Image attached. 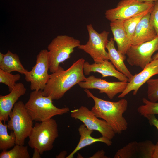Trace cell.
I'll return each mask as SVG.
<instances>
[{"instance_id":"cell-19","label":"cell","mask_w":158,"mask_h":158,"mask_svg":"<svg viewBox=\"0 0 158 158\" xmlns=\"http://www.w3.org/2000/svg\"><path fill=\"white\" fill-rule=\"evenodd\" d=\"M114 41L113 38H111L106 47L109 59L118 71L128 78L129 81L133 75L125 64L124 61L126 59L125 55L121 53L116 49Z\"/></svg>"},{"instance_id":"cell-12","label":"cell","mask_w":158,"mask_h":158,"mask_svg":"<svg viewBox=\"0 0 158 158\" xmlns=\"http://www.w3.org/2000/svg\"><path fill=\"white\" fill-rule=\"evenodd\" d=\"M127 82L122 81L109 82L92 75L87 78L84 81L78 84L84 89H97L100 93L105 94L110 99H113L118 93L122 92L126 88Z\"/></svg>"},{"instance_id":"cell-13","label":"cell","mask_w":158,"mask_h":158,"mask_svg":"<svg viewBox=\"0 0 158 158\" xmlns=\"http://www.w3.org/2000/svg\"><path fill=\"white\" fill-rule=\"evenodd\" d=\"M155 145L149 140L133 141L118 150L114 158H152Z\"/></svg>"},{"instance_id":"cell-31","label":"cell","mask_w":158,"mask_h":158,"mask_svg":"<svg viewBox=\"0 0 158 158\" xmlns=\"http://www.w3.org/2000/svg\"><path fill=\"white\" fill-rule=\"evenodd\" d=\"M152 158H158V142L155 145Z\"/></svg>"},{"instance_id":"cell-15","label":"cell","mask_w":158,"mask_h":158,"mask_svg":"<svg viewBox=\"0 0 158 158\" xmlns=\"http://www.w3.org/2000/svg\"><path fill=\"white\" fill-rule=\"evenodd\" d=\"M26 89L21 83H16L14 88L8 94L0 96V120L8 121L9 115L18 99L25 93Z\"/></svg>"},{"instance_id":"cell-18","label":"cell","mask_w":158,"mask_h":158,"mask_svg":"<svg viewBox=\"0 0 158 158\" xmlns=\"http://www.w3.org/2000/svg\"><path fill=\"white\" fill-rule=\"evenodd\" d=\"M80 136V140L76 147L66 158H73L75 154L79 150L84 147L97 142L104 143L108 146L111 145L112 142L107 138L102 136L99 138L92 137L91 135L93 130L88 129L83 124H81L78 129Z\"/></svg>"},{"instance_id":"cell-10","label":"cell","mask_w":158,"mask_h":158,"mask_svg":"<svg viewBox=\"0 0 158 158\" xmlns=\"http://www.w3.org/2000/svg\"><path fill=\"white\" fill-rule=\"evenodd\" d=\"M158 51V35L152 40L136 45H131L126 54L128 63L143 69L153 60L152 56Z\"/></svg>"},{"instance_id":"cell-28","label":"cell","mask_w":158,"mask_h":158,"mask_svg":"<svg viewBox=\"0 0 158 158\" xmlns=\"http://www.w3.org/2000/svg\"><path fill=\"white\" fill-rule=\"evenodd\" d=\"M150 22L154 28L158 35V1L155 2L153 9L150 13Z\"/></svg>"},{"instance_id":"cell-22","label":"cell","mask_w":158,"mask_h":158,"mask_svg":"<svg viewBox=\"0 0 158 158\" xmlns=\"http://www.w3.org/2000/svg\"><path fill=\"white\" fill-rule=\"evenodd\" d=\"M153 8L138 14L130 18L124 20L123 24L127 35L126 46L127 50L131 45L132 39L138 23L144 16L151 12Z\"/></svg>"},{"instance_id":"cell-2","label":"cell","mask_w":158,"mask_h":158,"mask_svg":"<svg viewBox=\"0 0 158 158\" xmlns=\"http://www.w3.org/2000/svg\"><path fill=\"white\" fill-rule=\"evenodd\" d=\"M84 91L94 102L91 110L97 117L106 121L116 134H120L127 129L128 122L123 116L127 108L126 99L116 102L106 101L95 96L88 89H85Z\"/></svg>"},{"instance_id":"cell-33","label":"cell","mask_w":158,"mask_h":158,"mask_svg":"<svg viewBox=\"0 0 158 158\" xmlns=\"http://www.w3.org/2000/svg\"><path fill=\"white\" fill-rule=\"evenodd\" d=\"M67 154V152L66 151H63L61 152L60 153L56 156L57 158H65Z\"/></svg>"},{"instance_id":"cell-8","label":"cell","mask_w":158,"mask_h":158,"mask_svg":"<svg viewBox=\"0 0 158 158\" xmlns=\"http://www.w3.org/2000/svg\"><path fill=\"white\" fill-rule=\"evenodd\" d=\"M48 52L46 49L41 50L36 56L35 65L24 74L26 81L30 83L31 90H43L50 78Z\"/></svg>"},{"instance_id":"cell-9","label":"cell","mask_w":158,"mask_h":158,"mask_svg":"<svg viewBox=\"0 0 158 158\" xmlns=\"http://www.w3.org/2000/svg\"><path fill=\"white\" fill-rule=\"evenodd\" d=\"M155 2H141L137 0H121L116 8L106 11L105 17L110 21L118 19L125 20L152 8Z\"/></svg>"},{"instance_id":"cell-32","label":"cell","mask_w":158,"mask_h":158,"mask_svg":"<svg viewBox=\"0 0 158 158\" xmlns=\"http://www.w3.org/2000/svg\"><path fill=\"white\" fill-rule=\"evenodd\" d=\"M34 152L32 158H41L40 154L39 151L36 148H34Z\"/></svg>"},{"instance_id":"cell-6","label":"cell","mask_w":158,"mask_h":158,"mask_svg":"<svg viewBox=\"0 0 158 158\" xmlns=\"http://www.w3.org/2000/svg\"><path fill=\"white\" fill-rule=\"evenodd\" d=\"M8 129L13 131L16 137V144L24 145L33 127V120L21 101L16 102L9 115Z\"/></svg>"},{"instance_id":"cell-21","label":"cell","mask_w":158,"mask_h":158,"mask_svg":"<svg viewBox=\"0 0 158 158\" xmlns=\"http://www.w3.org/2000/svg\"><path fill=\"white\" fill-rule=\"evenodd\" d=\"M0 69L9 73L16 71L24 75L28 71L21 63L19 56L9 50L4 54L0 62Z\"/></svg>"},{"instance_id":"cell-16","label":"cell","mask_w":158,"mask_h":158,"mask_svg":"<svg viewBox=\"0 0 158 158\" xmlns=\"http://www.w3.org/2000/svg\"><path fill=\"white\" fill-rule=\"evenodd\" d=\"M84 73L86 75L91 72H97L102 75V78L108 76L113 77L120 81L127 82L128 78L116 69L111 62L104 60L102 62L90 64L87 61L85 62L83 65Z\"/></svg>"},{"instance_id":"cell-25","label":"cell","mask_w":158,"mask_h":158,"mask_svg":"<svg viewBox=\"0 0 158 158\" xmlns=\"http://www.w3.org/2000/svg\"><path fill=\"white\" fill-rule=\"evenodd\" d=\"M20 78L19 74L13 75L0 69V83L7 85L10 92L14 88L16 82L19 80Z\"/></svg>"},{"instance_id":"cell-24","label":"cell","mask_w":158,"mask_h":158,"mask_svg":"<svg viewBox=\"0 0 158 158\" xmlns=\"http://www.w3.org/2000/svg\"><path fill=\"white\" fill-rule=\"evenodd\" d=\"M28 147L16 144L11 150H2L0 158H30Z\"/></svg>"},{"instance_id":"cell-30","label":"cell","mask_w":158,"mask_h":158,"mask_svg":"<svg viewBox=\"0 0 158 158\" xmlns=\"http://www.w3.org/2000/svg\"><path fill=\"white\" fill-rule=\"evenodd\" d=\"M90 158H107L108 157L105 155V152L103 150L98 151Z\"/></svg>"},{"instance_id":"cell-5","label":"cell","mask_w":158,"mask_h":158,"mask_svg":"<svg viewBox=\"0 0 158 158\" xmlns=\"http://www.w3.org/2000/svg\"><path fill=\"white\" fill-rule=\"evenodd\" d=\"M79 40L66 35H59L48 45V58L49 71H56L60 64L70 57L74 49L80 45Z\"/></svg>"},{"instance_id":"cell-11","label":"cell","mask_w":158,"mask_h":158,"mask_svg":"<svg viewBox=\"0 0 158 158\" xmlns=\"http://www.w3.org/2000/svg\"><path fill=\"white\" fill-rule=\"evenodd\" d=\"M71 117L82 122L89 129L98 131L102 136L111 140L116 133L109 124L104 120L100 119L91 110L82 106L71 111Z\"/></svg>"},{"instance_id":"cell-7","label":"cell","mask_w":158,"mask_h":158,"mask_svg":"<svg viewBox=\"0 0 158 158\" xmlns=\"http://www.w3.org/2000/svg\"><path fill=\"white\" fill-rule=\"evenodd\" d=\"M89 40L85 44H80L78 48L88 54L95 63H99L104 60H109L108 52L106 49L109 40V32L104 30L100 33L97 32L92 24L87 25Z\"/></svg>"},{"instance_id":"cell-35","label":"cell","mask_w":158,"mask_h":158,"mask_svg":"<svg viewBox=\"0 0 158 158\" xmlns=\"http://www.w3.org/2000/svg\"><path fill=\"white\" fill-rule=\"evenodd\" d=\"M152 58L153 60L154 59H158V52L152 56Z\"/></svg>"},{"instance_id":"cell-27","label":"cell","mask_w":158,"mask_h":158,"mask_svg":"<svg viewBox=\"0 0 158 158\" xmlns=\"http://www.w3.org/2000/svg\"><path fill=\"white\" fill-rule=\"evenodd\" d=\"M147 85V96L151 102L158 101V78H150L146 82Z\"/></svg>"},{"instance_id":"cell-23","label":"cell","mask_w":158,"mask_h":158,"mask_svg":"<svg viewBox=\"0 0 158 158\" xmlns=\"http://www.w3.org/2000/svg\"><path fill=\"white\" fill-rule=\"evenodd\" d=\"M7 124H3L0 120V150H7L16 145V137L13 131L9 135L7 132Z\"/></svg>"},{"instance_id":"cell-4","label":"cell","mask_w":158,"mask_h":158,"mask_svg":"<svg viewBox=\"0 0 158 158\" xmlns=\"http://www.w3.org/2000/svg\"><path fill=\"white\" fill-rule=\"evenodd\" d=\"M58 136V124L52 118L35 123L28 137V143L32 149H37L41 155L53 148L54 143Z\"/></svg>"},{"instance_id":"cell-17","label":"cell","mask_w":158,"mask_h":158,"mask_svg":"<svg viewBox=\"0 0 158 158\" xmlns=\"http://www.w3.org/2000/svg\"><path fill=\"white\" fill-rule=\"evenodd\" d=\"M151 12L144 16L138 23L132 39L131 45H138L151 41L157 36L154 28L150 22Z\"/></svg>"},{"instance_id":"cell-1","label":"cell","mask_w":158,"mask_h":158,"mask_svg":"<svg viewBox=\"0 0 158 158\" xmlns=\"http://www.w3.org/2000/svg\"><path fill=\"white\" fill-rule=\"evenodd\" d=\"M85 59L81 58L64 70L59 66L58 69L50 75V78L42 90L44 96L51 97L53 100L62 98L73 87L86 79L84 74Z\"/></svg>"},{"instance_id":"cell-26","label":"cell","mask_w":158,"mask_h":158,"mask_svg":"<svg viewBox=\"0 0 158 158\" xmlns=\"http://www.w3.org/2000/svg\"><path fill=\"white\" fill-rule=\"evenodd\" d=\"M142 101L144 104L139 106L137 109L141 115L158 114V102H151L145 98L142 99Z\"/></svg>"},{"instance_id":"cell-3","label":"cell","mask_w":158,"mask_h":158,"mask_svg":"<svg viewBox=\"0 0 158 158\" xmlns=\"http://www.w3.org/2000/svg\"><path fill=\"white\" fill-rule=\"evenodd\" d=\"M51 97L43 95L42 90H34L25 104L27 110L33 121L42 122L56 115H62L70 111L68 107L59 108L53 103Z\"/></svg>"},{"instance_id":"cell-34","label":"cell","mask_w":158,"mask_h":158,"mask_svg":"<svg viewBox=\"0 0 158 158\" xmlns=\"http://www.w3.org/2000/svg\"><path fill=\"white\" fill-rule=\"evenodd\" d=\"M139 2H155L156 1H158V0H137Z\"/></svg>"},{"instance_id":"cell-20","label":"cell","mask_w":158,"mask_h":158,"mask_svg":"<svg viewBox=\"0 0 158 158\" xmlns=\"http://www.w3.org/2000/svg\"><path fill=\"white\" fill-rule=\"evenodd\" d=\"M124 20L118 19L111 21L110 25L113 39L117 46V50L125 55L127 35L123 24Z\"/></svg>"},{"instance_id":"cell-14","label":"cell","mask_w":158,"mask_h":158,"mask_svg":"<svg viewBox=\"0 0 158 158\" xmlns=\"http://www.w3.org/2000/svg\"><path fill=\"white\" fill-rule=\"evenodd\" d=\"M156 75H158V59H153L142 71L133 75L128 83L125 89L118 97L123 98L131 91H133L134 95H136L140 88L152 76Z\"/></svg>"},{"instance_id":"cell-29","label":"cell","mask_w":158,"mask_h":158,"mask_svg":"<svg viewBox=\"0 0 158 158\" xmlns=\"http://www.w3.org/2000/svg\"><path fill=\"white\" fill-rule=\"evenodd\" d=\"M143 116L148 119L150 125L154 126L158 131V119L155 117V114H149L144 115Z\"/></svg>"}]
</instances>
